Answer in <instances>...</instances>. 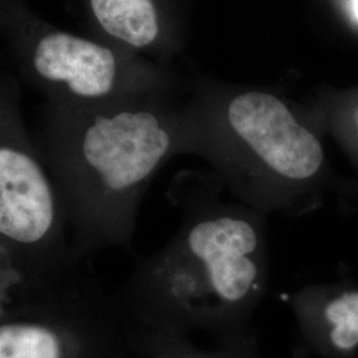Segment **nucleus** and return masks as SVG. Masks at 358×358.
Returning a JSON list of instances; mask_svg holds the SVG:
<instances>
[{
	"label": "nucleus",
	"instance_id": "1",
	"mask_svg": "<svg viewBox=\"0 0 358 358\" xmlns=\"http://www.w3.org/2000/svg\"><path fill=\"white\" fill-rule=\"evenodd\" d=\"M227 115L234 131L280 178L303 182L320 170V142L275 96L241 94L231 101Z\"/></svg>",
	"mask_w": 358,
	"mask_h": 358
},
{
	"label": "nucleus",
	"instance_id": "2",
	"mask_svg": "<svg viewBox=\"0 0 358 358\" xmlns=\"http://www.w3.org/2000/svg\"><path fill=\"white\" fill-rule=\"evenodd\" d=\"M259 247L255 226L244 217H206L190 229L189 252L219 299L226 320L255 291L260 278Z\"/></svg>",
	"mask_w": 358,
	"mask_h": 358
},
{
	"label": "nucleus",
	"instance_id": "3",
	"mask_svg": "<svg viewBox=\"0 0 358 358\" xmlns=\"http://www.w3.org/2000/svg\"><path fill=\"white\" fill-rule=\"evenodd\" d=\"M169 148V133L146 112L100 117L84 140L88 164L113 192L127 190L150 176Z\"/></svg>",
	"mask_w": 358,
	"mask_h": 358
},
{
	"label": "nucleus",
	"instance_id": "4",
	"mask_svg": "<svg viewBox=\"0 0 358 358\" xmlns=\"http://www.w3.org/2000/svg\"><path fill=\"white\" fill-rule=\"evenodd\" d=\"M52 220L51 189L38 165L24 154L0 149V234L35 243Z\"/></svg>",
	"mask_w": 358,
	"mask_h": 358
},
{
	"label": "nucleus",
	"instance_id": "5",
	"mask_svg": "<svg viewBox=\"0 0 358 358\" xmlns=\"http://www.w3.org/2000/svg\"><path fill=\"white\" fill-rule=\"evenodd\" d=\"M34 62L41 76L53 81H66L78 96L99 97L106 94L113 85V53L68 34H51L41 38Z\"/></svg>",
	"mask_w": 358,
	"mask_h": 358
},
{
	"label": "nucleus",
	"instance_id": "6",
	"mask_svg": "<svg viewBox=\"0 0 358 358\" xmlns=\"http://www.w3.org/2000/svg\"><path fill=\"white\" fill-rule=\"evenodd\" d=\"M92 8L103 29L134 47L150 44L158 34L152 0H92Z\"/></svg>",
	"mask_w": 358,
	"mask_h": 358
},
{
	"label": "nucleus",
	"instance_id": "7",
	"mask_svg": "<svg viewBox=\"0 0 358 358\" xmlns=\"http://www.w3.org/2000/svg\"><path fill=\"white\" fill-rule=\"evenodd\" d=\"M57 337L38 325L0 327V358H60Z\"/></svg>",
	"mask_w": 358,
	"mask_h": 358
},
{
	"label": "nucleus",
	"instance_id": "8",
	"mask_svg": "<svg viewBox=\"0 0 358 358\" xmlns=\"http://www.w3.org/2000/svg\"><path fill=\"white\" fill-rule=\"evenodd\" d=\"M327 340L338 352H352L358 346V292H346L332 300L322 315Z\"/></svg>",
	"mask_w": 358,
	"mask_h": 358
},
{
	"label": "nucleus",
	"instance_id": "9",
	"mask_svg": "<svg viewBox=\"0 0 358 358\" xmlns=\"http://www.w3.org/2000/svg\"><path fill=\"white\" fill-rule=\"evenodd\" d=\"M174 358H255L245 341L231 340L224 349L219 352H203L192 345H178L174 350Z\"/></svg>",
	"mask_w": 358,
	"mask_h": 358
},
{
	"label": "nucleus",
	"instance_id": "10",
	"mask_svg": "<svg viewBox=\"0 0 358 358\" xmlns=\"http://www.w3.org/2000/svg\"><path fill=\"white\" fill-rule=\"evenodd\" d=\"M355 11L358 16V0H355Z\"/></svg>",
	"mask_w": 358,
	"mask_h": 358
}]
</instances>
